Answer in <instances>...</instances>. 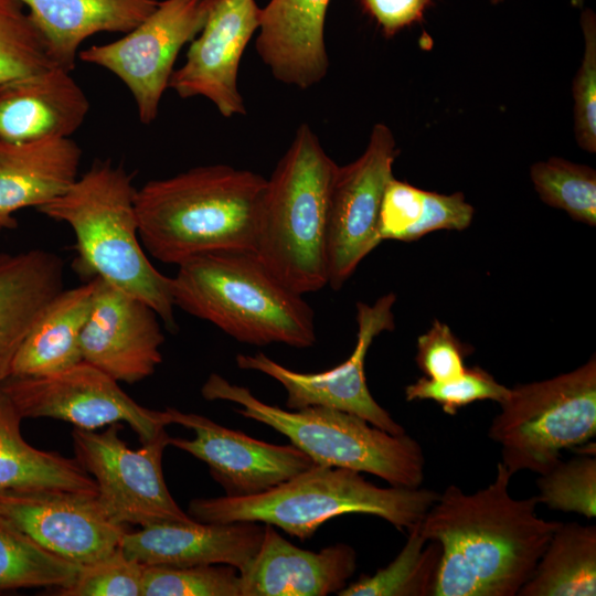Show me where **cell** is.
I'll return each instance as SVG.
<instances>
[{
  "label": "cell",
  "mask_w": 596,
  "mask_h": 596,
  "mask_svg": "<svg viewBox=\"0 0 596 596\" xmlns=\"http://www.w3.org/2000/svg\"><path fill=\"white\" fill-rule=\"evenodd\" d=\"M512 476L500 461L482 489L449 485L421 521L441 546L433 596H515L531 576L562 522L538 517L536 496L513 498Z\"/></svg>",
  "instance_id": "6da1fadb"
},
{
  "label": "cell",
  "mask_w": 596,
  "mask_h": 596,
  "mask_svg": "<svg viewBox=\"0 0 596 596\" xmlns=\"http://www.w3.org/2000/svg\"><path fill=\"white\" fill-rule=\"evenodd\" d=\"M267 179L227 164H206L146 182L135 207L145 251L179 265L209 252L253 249Z\"/></svg>",
  "instance_id": "7a4b0ae2"
},
{
  "label": "cell",
  "mask_w": 596,
  "mask_h": 596,
  "mask_svg": "<svg viewBox=\"0 0 596 596\" xmlns=\"http://www.w3.org/2000/svg\"><path fill=\"white\" fill-rule=\"evenodd\" d=\"M136 192L134 174L123 164L99 160L65 193L38 211L71 227L78 272L145 301L174 332L172 277L151 264L141 244Z\"/></svg>",
  "instance_id": "3957f363"
},
{
  "label": "cell",
  "mask_w": 596,
  "mask_h": 596,
  "mask_svg": "<svg viewBox=\"0 0 596 596\" xmlns=\"http://www.w3.org/2000/svg\"><path fill=\"white\" fill-rule=\"evenodd\" d=\"M174 306L242 343L309 348L317 341L315 313L253 249L193 256L172 277Z\"/></svg>",
  "instance_id": "277c9868"
},
{
  "label": "cell",
  "mask_w": 596,
  "mask_h": 596,
  "mask_svg": "<svg viewBox=\"0 0 596 596\" xmlns=\"http://www.w3.org/2000/svg\"><path fill=\"white\" fill-rule=\"evenodd\" d=\"M438 498L434 490L382 488L360 471L315 465L257 494L194 499L187 513L206 523H268L305 541L330 519L352 513L379 517L407 532Z\"/></svg>",
  "instance_id": "5b68a950"
},
{
  "label": "cell",
  "mask_w": 596,
  "mask_h": 596,
  "mask_svg": "<svg viewBox=\"0 0 596 596\" xmlns=\"http://www.w3.org/2000/svg\"><path fill=\"white\" fill-rule=\"evenodd\" d=\"M338 164L304 123L267 179L254 252L288 288L305 295L328 285V221Z\"/></svg>",
  "instance_id": "8992f818"
},
{
  "label": "cell",
  "mask_w": 596,
  "mask_h": 596,
  "mask_svg": "<svg viewBox=\"0 0 596 596\" xmlns=\"http://www.w3.org/2000/svg\"><path fill=\"white\" fill-rule=\"evenodd\" d=\"M201 394L240 405L237 414L285 435L316 465L371 473L394 487L418 488L424 480L423 449L406 433L393 435L355 414L324 406L286 411L216 373L206 379Z\"/></svg>",
  "instance_id": "52a82bcc"
},
{
  "label": "cell",
  "mask_w": 596,
  "mask_h": 596,
  "mask_svg": "<svg viewBox=\"0 0 596 596\" xmlns=\"http://www.w3.org/2000/svg\"><path fill=\"white\" fill-rule=\"evenodd\" d=\"M488 435L512 475H542L562 450L585 446L596 435L595 356L567 373L510 389Z\"/></svg>",
  "instance_id": "ba28073f"
},
{
  "label": "cell",
  "mask_w": 596,
  "mask_h": 596,
  "mask_svg": "<svg viewBox=\"0 0 596 596\" xmlns=\"http://www.w3.org/2000/svg\"><path fill=\"white\" fill-rule=\"evenodd\" d=\"M120 423L103 432L74 428L75 459L97 486V500L116 523L147 526L194 521L172 498L162 471L170 436L163 429L153 439L130 448L118 432Z\"/></svg>",
  "instance_id": "9c48e42d"
},
{
  "label": "cell",
  "mask_w": 596,
  "mask_h": 596,
  "mask_svg": "<svg viewBox=\"0 0 596 596\" xmlns=\"http://www.w3.org/2000/svg\"><path fill=\"white\" fill-rule=\"evenodd\" d=\"M215 0H162L120 39L78 52L82 62L103 67L129 89L139 120H156L181 49L203 28Z\"/></svg>",
  "instance_id": "30bf717a"
},
{
  "label": "cell",
  "mask_w": 596,
  "mask_h": 596,
  "mask_svg": "<svg viewBox=\"0 0 596 596\" xmlns=\"http://www.w3.org/2000/svg\"><path fill=\"white\" fill-rule=\"evenodd\" d=\"M118 383L81 361L53 374L9 376L1 387L23 418L61 419L87 430L125 422L141 443L153 439L170 425L166 411L143 407Z\"/></svg>",
  "instance_id": "8fae6325"
},
{
  "label": "cell",
  "mask_w": 596,
  "mask_h": 596,
  "mask_svg": "<svg viewBox=\"0 0 596 596\" xmlns=\"http://www.w3.org/2000/svg\"><path fill=\"white\" fill-rule=\"evenodd\" d=\"M396 296L386 294L373 305L356 304V343L352 354L339 365L318 373H300L258 352L254 355H236L242 370L264 373L279 382L286 393V406L300 409L308 406H324L355 414L372 425L393 435H403L405 429L395 422L372 396L364 373L365 356L373 340L383 331L395 327L393 306Z\"/></svg>",
  "instance_id": "7c38bea8"
},
{
  "label": "cell",
  "mask_w": 596,
  "mask_h": 596,
  "mask_svg": "<svg viewBox=\"0 0 596 596\" xmlns=\"http://www.w3.org/2000/svg\"><path fill=\"white\" fill-rule=\"evenodd\" d=\"M398 151L390 128L376 124L364 152L338 166L328 221V285L340 289L359 264L382 242L379 214Z\"/></svg>",
  "instance_id": "4fadbf2b"
},
{
  "label": "cell",
  "mask_w": 596,
  "mask_h": 596,
  "mask_svg": "<svg viewBox=\"0 0 596 596\" xmlns=\"http://www.w3.org/2000/svg\"><path fill=\"white\" fill-rule=\"evenodd\" d=\"M0 520L78 566L113 553L127 531L96 496L64 490H0Z\"/></svg>",
  "instance_id": "5bb4252c"
},
{
  "label": "cell",
  "mask_w": 596,
  "mask_h": 596,
  "mask_svg": "<svg viewBox=\"0 0 596 596\" xmlns=\"http://www.w3.org/2000/svg\"><path fill=\"white\" fill-rule=\"evenodd\" d=\"M164 411L170 424L181 425L194 433L192 439L170 437L169 445L205 462L227 497L264 492L316 465L292 444H269L199 414L173 407Z\"/></svg>",
  "instance_id": "9a60e30c"
},
{
  "label": "cell",
  "mask_w": 596,
  "mask_h": 596,
  "mask_svg": "<svg viewBox=\"0 0 596 596\" xmlns=\"http://www.w3.org/2000/svg\"><path fill=\"white\" fill-rule=\"evenodd\" d=\"M81 337L83 361L117 382L134 384L162 362L160 318L145 301L99 277Z\"/></svg>",
  "instance_id": "2e32d148"
},
{
  "label": "cell",
  "mask_w": 596,
  "mask_h": 596,
  "mask_svg": "<svg viewBox=\"0 0 596 596\" xmlns=\"http://www.w3.org/2000/svg\"><path fill=\"white\" fill-rule=\"evenodd\" d=\"M260 11L256 0H215L200 33L190 42L185 62L173 71L169 87L181 98L209 99L225 118L245 115L238 68L258 30Z\"/></svg>",
  "instance_id": "e0dca14e"
},
{
  "label": "cell",
  "mask_w": 596,
  "mask_h": 596,
  "mask_svg": "<svg viewBox=\"0 0 596 596\" xmlns=\"http://www.w3.org/2000/svg\"><path fill=\"white\" fill-rule=\"evenodd\" d=\"M264 531L258 522H167L126 531L119 547L143 565L223 564L241 571L256 555Z\"/></svg>",
  "instance_id": "ac0fdd59"
},
{
  "label": "cell",
  "mask_w": 596,
  "mask_h": 596,
  "mask_svg": "<svg viewBox=\"0 0 596 596\" xmlns=\"http://www.w3.org/2000/svg\"><path fill=\"white\" fill-rule=\"evenodd\" d=\"M262 544L241 571V596H326L348 585L356 553L344 543L319 552L302 550L264 523Z\"/></svg>",
  "instance_id": "d6986e66"
},
{
  "label": "cell",
  "mask_w": 596,
  "mask_h": 596,
  "mask_svg": "<svg viewBox=\"0 0 596 596\" xmlns=\"http://www.w3.org/2000/svg\"><path fill=\"white\" fill-rule=\"evenodd\" d=\"M88 111L86 93L61 66L0 82V141L68 138Z\"/></svg>",
  "instance_id": "ffe728a7"
},
{
  "label": "cell",
  "mask_w": 596,
  "mask_h": 596,
  "mask_svg": "<svg viewBox=\"0 0 596 596\" xmlns=\"http://www.w3.org/2000/svg\"><path fill=\"white\" fill-rule=\"evenodd\" d=\"M330 0H269L262 8L256 51L272 75L308 89L327 75L324 40Z\"/></svg>",
  "instance_id": "44dd1931"
},
{
  "label": "cell",
  "mask_w": 596,
  "mask_h": 596,
  "mask_svg": "<svg viewBox=\"0 0 596 596\" xmlns=\"http://www.w3.org/2000/svg\"><path fill=\"white\" fill-rule=\"evenodd\" d=\"M82 150L71 138L0 141V231L17 228L14 214L36 210L77 180Z\"/></svg>",
  "instance_id": "7402d4cb"
},
{
  "label": "cell",
  "mask_w": 596,
  "mask_h": 596,
  "mask_svg": "<svg viewBox=\"0 0 596 596\" xmlns=\"http://www.w3.org/2000/svg\"><path fill=\"white\" fill-rule=\"evenodd\" d=\"M64 289V260L41 248L0 253V385L50 301Z\"/></svg>",
  "instance_id": "603a6c76"
},
{
  "label": "cell",
  "mask_w": 596,
  "mask_h": 596,
  "mask_svg": "<svg viewBox=\"0 0 596 596\" xmlns=\"http://www.w3.org/2000/svg\"><path fill=\"white\" fill-rule=\"evenodd\" d=\"M43 35L52 60L70 72L81 44L97 33H127L159 0H18Z\"/></svg>",
  "instance_id": "cb8c5ba5"
},
{
  "label": "cell",
  "mask_w": 596,
  "mask_h": 596,
  "mask_svg": "<svg viewBox=\"0 0 596 596\" xmlns=\"http://www.w3.org/2000/svg\"><path fill=\"white\" fill-rule=\"evenodd\" d=\"M95 280L63 289L45 307L12 362L10 376H40L83 361L81 337L91 308Z\"/></svg>",
  "instance_id": "d4e9b609"
},
{
  "label": "cell",
  "mask_w": 596,
  "mask_h": 596,
  "mask_svg": "<svg viewBox=\"0 0 596 596\" xmlns=\"http://www.w3.org/2000/svg\"><path fill=\"white\" fill-rule=\"evenodd\" d=\"M23 417L0 385V490H64L97 494L75 458L33 447L22 436Z\"/></svg>",
  "instance_id": "484cf974"
},
{
  "label": "cell",
  "mask_w": 596,
  "mask_h": 596,
  "mask_svg": "<svg viewBox=\"0 0 596 596\" xmlns=\"http://www.w3.org/2000/svg\"><path fill=\"white\" fill-rule=\"evenodd\" d=\"M518 595H596L595 525L562 522Z\"/></svg>",
  "instance_id": "4316f807"
},
{
  "label": "cell",
  "mask_w": 596,
  "mask_h": 596,
  "mask_svg": "<svg viewBox=\"0 0 596 596\" xmlns=\"http://www.w3.org/2000/svg\"><path fill=\"white\" fill-rule=\"evenodd\" d=\"M421 522L411 528L397 556L372 575L341 589L340 596H433L441 558L437 541L426 540Z\"/></svg>",
  "instance_id": "83f0119b"
},
{
  "label": "cell",
  "mask_w": 596,
  "mask_h": 596,
  "mask_svg": "<svg viewBox=\"0 0 596 596\" xmlns=\"http://www.w3.org/2000/svg\"><path fill=\"white\" fill-rule=\"evenodd\" d=\"M81 566L38 545L0 520V593L20 588H62Z\"/></svg>",
  "instance_id": "f1b7e54d"
},
{
  "label": "cell",
  "mask_w": 596,
  "mask_h": 596,
  "mask_svg": "<svg viewBox=\"0 0 596 596\" xmlns=\"http://www.w3.org/2000/svg\"><path fill=\"white\" fill-rule=\"evenodd\" d=\"M530 177L541 200L573 220L596 225V172L561 158L534 163Z\"/></svg>",
  "instance_id": "f546056e"
},
{
  "label": "cell",
  "mask_w": 596,
  "mask_h": 596,
  "mask_svg": "<svg viewBox=\"0 0 596 596\" xmlns=\"http://www.w3.org/2000/svg\"><path fill=\"white\" fill-rule=\"evenodd\" d=\"M55 65L24 6L18 0H0V82Z\"/></svg>",
  "instance_id": "4dcf8cb0"
},
{
  "label": "cell",
  "mask_w": 596,
  "mask_h": 596,
  "mask_svg": "<svg viewBox=\"0 0 596 596\" xmlns=\"http://www.w3.org/2000/svg\"><path fill=\"white\" fill-rule=\"evenodd\" d=\"M539 504L587 519L596 515V458L579 454L562 459L536 480Z\"/></svg>",
  "instance_id": "1f68e13d"
},
{
  "label": "cell",
  "mask_w": 596,
  "mask_h": 596,
  "mask_svg": "<svg viewBox=\"0 0 596 596\" xmlns=\"http://www.w3.org/2000/svg\"><path fill=\"white\" fill-rule=\"evenodd\" d=\"M142 596H241L238 571L230 565H145Z\"/></svg>",
  "instance_id": "d6a6232c"
},
{
  "label": "cell",
  "mask_w": 596,
  "mask_h": 596,
  "mask_svg": "<svg viewBox=\"0 0 596 596\" xmlns=\"http://www.w3.org/2000/svg\"><path fill=\"white\" fill-rule=\"evenodd\" d=\"M510 389L500 384L486 370L473 366L466 368L464 374L455 380L438 382L426 376L405 387L406 401L430 400L438 403L448 415L476 401L490 400L503 402Z\"/></svg>",
  "instance_id": "836d02e7"
},
{
  "label": "cell",
  "mask_w": 596,
  "mask_h": 596,
  "mask_svg": "<svg viewBox=\"0 0 596 596\" xmlns=\"http://www.w3.org/2000/svg\"><path fill=\"white\" fill-rule=\"evenodd\" d=\"M145 565L118 546L109 555L81 566L75 578L56 589L61 596H142Z\"/></svg>",
  "instance_id": "e575fe53"
},
{
  "label": "cell",
  "mask_w": 596,
  "mask_h": 596,
  "mask_svg": "<svg viewBox=\"0 0 596 596\" xmlns=\"http://www.w3.org/2000/svg\"><path fill=\"white\" fill-rule=\"evenodd\" d=\"M585 49L573 82L574 131L578 146L596 151V18L590 9L582 12Z\"/></svg>",
  "instance_id": "d590c367"
},
{
  "label": "cell",
  "mask_w": 596,
  "mask_h": 596,
  "mask_svg": "<svg viewBox=\"0 0 596 596\" xmlns=\"http://www.w3.org/2000/svg\"><path fill=\"white\" fill-rule=\"evenodd\" d=\"M428 191L395 179L387 183L383 193L379 234L382 241H414V233L425 215Z\"/></svg>",
  "instance_id": "8d00e7d4"
},
{
  "label": "cell",
  "mask_w": 596,
  "mask_h": 596,
  "mask_svg": "<svg viewBox=\"0 0 596 596\" xmlns=\"http://www.w3.org/2000/svg\"><path fill=\"white\" fill-rule=\"evenodd\" d=\"M471 352L472 349L462 343L446 323L436 319L417 339L415 362L424 376L447 382L464 374L465 359Z\"/></svg>",
  "instance_id": "74e56055"
},
{
  "label": "cell",
  "mask_w": 596,
  "mask_h": 596,
  "mask_svg": "<svg viewBox=\"0 0 596 596\" xmlns=\"http://www.w3.org/2000/svg\"><path fill=\"white\" fill-rule=\"evenodd\" d=\"M437 0H359L365 14L390 38L401 30L423 21L424 14Z\"/></svg>",
  "instance_id": "f35d334b"
},
{
  "label": "cell",
  "mask_w": 596,
  "mask_h": 596,
  "mask_svg": "<svg viewBox=\"0 0 596 596\" xmlns=\"http://www.w3.org/2000/svg\"><path fill=\"white\" fill-rule=\"evenodd\" d=\"M489 1H490L492 4H498V3H500V2L503 1V0H489Z\"/></svg>",
  "instance_id": "ab89813d"
}]
</instances>
